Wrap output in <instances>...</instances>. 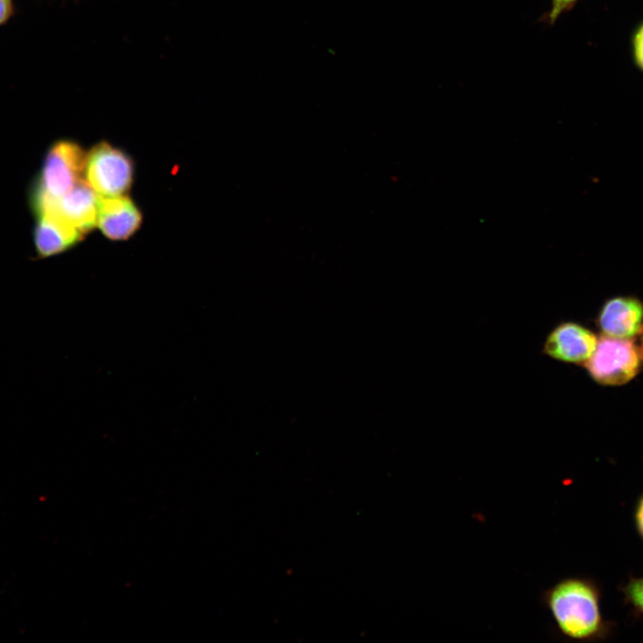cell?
I'll list each match as a JSON object with an SVG mask.
<instances>
[{
	"mask_svg": "<svg viewBox=\"0 0 643 643\" xmlns=\"http://www.w3.org/2000/svg\"><path fill=\"white\" fill-rule=\"evenodd\" d=\"M601 592L591 579L562 578L539 595L553 622L551 632L565 640L591 642L606 638L610 630L600 608Z\"/></svg>",
	"mask_w": 643,
	"mask_h": 643,
	"instance_id": "6da1fadb",
	"label": "cell"
},
{
	"mask_svg": "<svg viewBox=\"0 0 643 643\" xmlns=\"http://www.w3.org/2000/svg\"><path fill=\"white\" fill-rule=\"evenodd\" d=\"M86 154L74 142L62 140L47 152L31 193L34 213L69 192L84 173Z\"/></svg>",
	"mask_w": 643,
	"mask_h": 643,
	"instance_id": "7a4b0ae2",
	"label": "cell"
},
{
	"mask_svg": "<svg viewBox=\"0 0 643 643\" xmlns=\"http://www.w3.org/2000/svg\"><path fill=\"white\" fill-rule=\"evenodd\" d=\"M83 175L100 196H123L132 183L133 163L123 151L102 142L86 154Z\"/></svg>",
	"mask_w": 643,
	"mask_h": 643,
	"instance_id": "3957f363",
	"label": "cell"
},
{
	"mask_svg": "<svg viewBox=\"0 0 643 643\" xmlns=\"http://www.w3.org/2000/svg\"><path fill=\"white\" fill-rule=\"evenodd\" d=\"M640 365L639 352L629 338L604 336L597 340L585 367L602 385H622L631 380Z\"/></svg>",
	"mask_w": 643,
	"mask_h": 643,
	"instance_id": "277c9868",
	"label": "cell"
},
{
	"mask_svg": "<svg viewBox=\"0 0 643 643\" xmlns=\"http://www.w3.org/2000/svg\"><path fill=\"white\" fill-rule=\"evenodd\" d=\"M597 343V337L589 329L573 322H563L547 334L543 353L556 361L581 363L591 356Z\"/></svg>",
	"mask_w": 643,
	"mask_h": 643,
	"instance_id": "5b68a950",
	"label": "cell"
},
{
	"mask_svg": "<svg viewBox=\"0 0 643 643\" xmlns=\"http://www.w3.org/2000/svg\"><path fill=\"white\" fill-rule=\"evenodd\" d=\"M100 197L81 180L64 196L47 204L35 213L38 215L53 213L85 234L96 225Z\"/></svg>",
	"mask_w": 643,
	"mask_h": 643,
	"instance_id": "8992f818",
	"label": "cell"
},
{
	"mask_svg": "<svg viewBox=\"0 0 643 643\" xmlns=\"http://www.w3.org/2000/svg\"><path fill=\"white\" fill-rule=\"evenodd\" d=\"M597 322L605 336L630 338L642 330L643 305L630 296L614 297L602 306Z\"/></svg>",
	"mask_w": 643,
	"mask_h": 643,
	"instance_id": "52a82bcc",
	"label": "cell"
},
{
	"mask_svg": "<svg viewBox=\"0 0 643 643\" xmlns=\"http://www.w3.org/2000/svg\"><path fill=\"white\" fill-rule=\"evenodd\" d=\"M141 221V213L128 196L100 197L96 225L107 238L126 239L138 229Z\"/></svg>",
	"mask_w": 643,
	"mask_h": 643,
	"instance_id": "ba28073f",
	"label": "cell"
},
{
	"mask_svg": "<svg viewBox=\"0 0 643 643\" xmlns=\"http://www.w3.org/2000/svg\"><path fill=\"white\" fill-rule=\"evenodd\" d=\"M37 217L34 241L40 257L52 256L69 249L84 235L53 213H43Z\"/></svg>",
	"mask_w": 643,
	"mask_h": 643,
	"instance_id": "9c48e42d",
	"label": "cell"
},
{
	"mask_svg": "<svg viewBox=\"0 0 643 643\" xmlns=\"http://www.w3.org/2000/svg\"><path fill=\"white\" fill-rule=\"evenodd\" d=\"M622 590L636 614L643 616V578H631Z\"/></svg>",
	"mask_w": 643,
	"mask_h": 643,
	"instance_id": "30bf717a",
	"label": "cell"
},
{
	"mask_svg": "<svg viewBox=\"0 0 643 643\" xmlns=\"http://www.w3.org/2000/svg\"><path fill=\"white\" fill-rule=\"evenodd\" d=\"M550 10L543 14L541 21L549 26L554 25L559 17L571 12L580 0H550Z\"/></svg>",
	"mask_w": 643,
	"mask_h": 643,
	"instance_id": "8fae6325",
	"label": "cell"
},
{
	"mask_svg": "<svg viewBox=\"0 0 643 643\" xmlns=\"http://www.w3.org/2000/svg\"><path fill=\"white\" fill-rule=\"evenodd\" d=\"M631 54L637 68L643 72V21H641L631 35Z\"/></svg>",
	"mask_w": 643,
	"mask_h": 643,
	"instance_id": "7c38bea8",
	"label": "cell"
},
{
	"mask_svg": "<svg viewBox=\"0 0 643 643\" xmlns=\"http://www.w3.org/2000/svg\"><path fill=\"white\" fill-rule=\"evenodd\" d=\"M635 522L638 532L643 539V495L637 503L635 511Z\"/></svg>",
	"mask_w": 643,
	"mask_h": 643,
	"instance_id": "4fadbf2b",
	"label": "cell"
},
{
	"mask_svg": "<svg viewBox=\"0 0 643 643\" xmlns=\"http://www.w3.org/2000/svg\"><path fill=\"white\" fill-rule=\"evenodd\" d=\"M13 11V4L11 0H0V24L4 22Z\"/></svg>",
	"mask_w": 643,
	"mask_h": 643,
	"instance_id": "5bb4252c",
	"label": "cell"
}]
</instances>
